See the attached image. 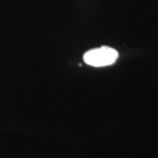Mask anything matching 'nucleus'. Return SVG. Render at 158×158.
Returning <instances> with one entry per match:
<instances>
[{"label": "nucleus", "instance_id": "obj_1", "mask_svg": "<svg viewBox=\"0 0 158 158\" xmlns=\"http://www.w3.org/2000/svg\"><path fill=\"white\" fill-rule=\"evenodd\" d=\"M118 57L115 49L108 46H102L88 51L84 55L85 63L93 67H105L113 64Z\"/></svg>", "mask_w": 158, "mask_h": 158}]
</instances>
